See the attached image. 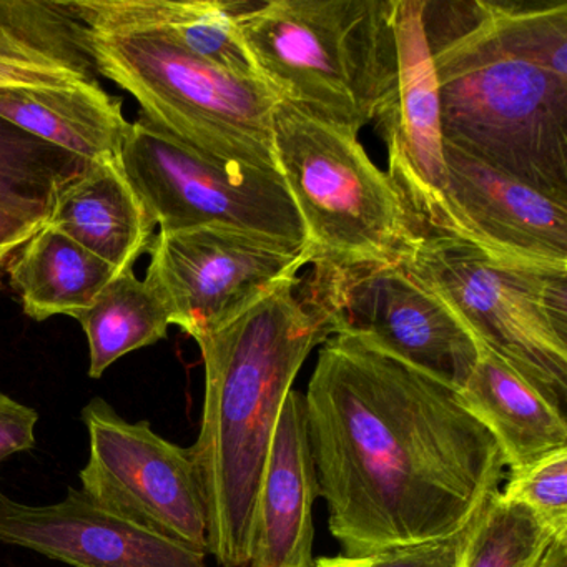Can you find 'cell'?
<instances>
[{
	"instance_id": "4316f807",
	"label": "cell",
	"mask_w": 567,
	"mask_h": 567,
	"mask_svg": "<svg viewBox=\"0 0 567 567\" xmlns=\"http://www.w3.org/2000/svg\"><path fill=\"white\" fill-rule=\"evenodd\" d=\"M477 514L467 526L451 536L371 556L370 567H461Z\"/></svg>"
},
{
	"instance_id": "f546056e",
	"label": "cell",
	"mask_w": 567,
	"mask_h": 567,
	"mask_svg": "<svg viewBox=\"0 0 567 567\" xmlns=\"http://www.w3.org/2000/svg\"><path fill=\"white\" fill-rule=\"evenodd\" d=\"M371 557H320L315 559V567H370Z\"/></svg>"
},
{
	"instance_id": "8992f818",
	"label": "cell",
	"mask_w": 567,
	"mask_h": 567,
	"mask_svg": "<svg viewBox=\"0 0 567 567\" xmlns=\"http://www.w3.org/2000/svg\"><path fill=\"white\" fill-rule=\"evenodd\" d=\"M404 264L477 343L566 413L567 270L494 260L437 235L421 237Z\"/></svg>"
},
{
	"instance_id": "603a6c76",
	"label": "cell",
	"mask_w": 567,
	"mask_h": 567,
	"mask_svg": "<svg viewBox=\"0 0 567 567\" xmlns=\"http://www.w3.org/2000/svg\"><path fill=\"white\" fill-rule=\"evenodd\" d=\"M87 162L0 117V204L49 217L58 192Z\"/></svg>"
},
{
	"instance_id": "e0dca14e",
	"label": "cell",
	"mask_w": 567,
	"mask_h": 567,
	"mask_svg": "<svg viewBox=\"0 0 567 567\" xmlns=\"http://www.w3.org/2000/svg\"><path fill=\"white\" fill-rule=\"evenodd\" d=\"M72 6L89 31L161 32L228 74L261 82L235 21L237 0H78Z\"/></svg>"
},
{
	"instance_id": "4fadbf2b",
	"label": "cell",
	"mask_w": 567,
	"mask_h": 567,
	"mask_svg": "<svg viewBox=\"0 0 567 567\" xmlns=\"http://www.w3.org/2000/svg\"><path fill=\"white\" fill-rule=\"evenodd\" d=\"M444 237L494 260L567 270V202L507 177L444 144Z\"/></svg>"
},
{
	"instance_id": "52a82bcc",
	"label": "cell",
	"mask_w": 567,
	"mask_h": 567,
	"mask_svg": "<svg viewBox=\"0 0 567 567\" xmlns=\"http://www.w3.org/2000/svg\"><path fill=\"white\" fill-rule=\"evenodd\" d=\"M274 152L315 261H390L411 254L421 238L416 224L357 132L277 101Z\"/></svg>"
},
{
	"instance_id": "cb8c5ba5",
	"label": "cell",
	"mask_w": 567,
	"mask_h": 567,
	"mask_svg": "<svg viewBox=\"0 0 567 567\" xmlns=\"http://www.w3.org/2000/svg\"><path fill=\"white\" fill-rule=\"evenodd\" d=\"M564 540L527 507L496 491L474 520L461 567H544Z\"/></svg>"
},
{
	"instance_id": "d4e9b609",
	"label": "cell",
	"mask_w": 567,
	"mask_h": 567,
	"mask_svg": "<svg viewBox=\"0 0 567 567\" xmlns=\"http://www.w3.org/2000/svg\"><path fill=\"white\" fill-rule=\"evenodd\" d=\"M484 2L497 31L519 54L567 81V2Z\"/></svg>"
},
{
	"instance_id": "5bb4252c",
	"label": "cell",
	"mask_w": 567,
	"mask_h": 567,
	"mask_svg": "<svg viewBox=\"0 0 567 567\" xmlns=\"http://www.w3.org/2000/svg\"><path fill=\"white\" fill-rule=\"evenodd\" d=\"M0 543L72 567H208L205 554L104 509L75 487L44 506L0 494Z\"/></svg>"
},
{
	"instance_id": "7c38bea8",
	"label": "cell",
	"mask_w": 567,
	"mask_h": 567,
	"mask_svg": "<svg viewBox=\"0 0 567 567\" xmlns=\"http://www.w3.org/2000/svg\"><path fill=\"white\" fill-rule=\"evenodd\" d=\"M426 0H394L396 72L374 122L388 151V177L421 237H444V138L440 97L424 31Z\"/></svg>"
},
{
	"instance_id": "484cf974",
	"label": "cell",
	"mask_w": 567,
	"mask_h": 567,
	"mask_svg": "<svg viewBox=\"0 0 567 567\" xmlns=\"http://www.w3.org/2000/svg\"><path fill=\"white\" fill-rule=\"evenodd\" d=\"M499 493L527 507L556 536L567 537V447L511 474Z\"/></svg>"
},
{
	"instance_id": "5b68a950",
	"label": "cell",
	"mask_w": 567,
	"mask_h": 567,
	"mask_svg": "<svg viewBox=\"0 0 567 567\" xmlns=\"http://www.w3.org/2000/svg\"><path fill=\"white\" fill-rule=\"evenodd\" d=\"M99 74L124 89L141 114L192 151L278 171L277 97L261 82L228 74L155 31L85 29Z\"/></svg>"
},
{
	"instance_id": "30bf717a",
	"label": "cell",
	"mask_w": 567,
	"mask_h": 567,
	"mask_svg": "<svg viewBox=\"0 0 567 567\" xmlns=\"http://www.w3.org/2000/svg\"><path fill=\"white\" fill-rule=\"evenodd\" d=\"M81 416L89 436V460L79 473L82 493L207 556V499L190 447L165 440L151 421L125 420L102 398H92Z\"/></svg>"
},
{
	"instance_id": "9a60e30c",
	"label": "cell",
	"mask_w": 567,
	"mask_h": 567,
	"mask_svg": "<svg viewBox=\"0 0 567 567\" xmlns=\"http://www.w3.org/2000/svg\"><path fill=\"white\" fill-rule=\"evenodd\" d=\"M317 470L305 394L291 390L271 437L251 520L250 567H315Z\"/></svg>"
},
{
	"instance_id": "7402d4cb",
	"label": "cell",
	"mask_w": 567,
	"mask_h": 567,
	"mask_svg": "<svg viewBox=\"0 0 567 567\" xmlns=\"http://www.w3.org/2000/svg\"><path fill=\"white\" fill-rule=\"evenodd\" d=\"M75 320L89 340V377L99 380L125 354L167 338L171 315L134 268L115 275Z\"/></svg>"
},
{
	"instance_id": "83f0119b",
	"label": "cell",
	"mask_w": 567,
	"mask_h": 567,
	"mask_svg": "<svg viewBox=\"0 0 567 567\" xmlns=\"http://www.w3.org/2000/svg\"><path fill=\"white\" fill-rule=\"evenodd\" d=\"M39 413L34 408L0 393V467L14 454L35 446Z\"/></svg>"
},
{
	"instance_id": "3957f363",
	"label": "cell",
	"mask_w": 567,
	"mask_h": 567,
	"mask_svg": "<svg viewBox=\"0 0 567 567\" xmlns=\"http://www.w3.org/2000/svg\"><path fill=\"white\" fill-rule=\"evenodd\" d=\"M444 144L567 202V81L516 51L484 0H426Z\"/></svg>"
},
{
	"instance_id": "2e32d148",
	"label": "cell",
	"mask_w": 567,
	"mask_h": 567,
	"mask_svg": "<svg viewBox=\"0 0 567 567\" xmlns=\"http://www.w3.org/2000/svg\"><path fill=\"white\" fill-rule=\"evenodd\" d=\"M45 225L61 231L117 274L151 247L155 224L121 162H91L55 195Z\"/></svg>"
},
{
	"instance_id": "9c48e42d",
	"label": "cell",
	"mask_w": 567,
	"mask_h": 567,
	"mask_svg": "<svg viewBox=\"0 0 567 567\" xmlns=\"http://www.w3.org/2000/svg\"><path fill=\"white\" fill-rule=\"evenodd\" d=\"M298 298L331 337L358 334L460 390L480 347L401 260H317Z\"/></svg>"
},
{
	"instance_id": "8fae6325",
	"label": "cell",
	"mask_w": 567,
	"mask_h": 567,
	"mask_svg": "<svg viewBox=\"0 0 567 567\" xmlns=\"http://www.w3.org/2000/svg\"><path fill=\"white\" fill-rule=\"evenodd\" d=\"M148 248L144 281L167 308L171 323L195 341L315 261L311 247L221 227L158 231Z\"/></svg>"
},
{
	"instance_id": "ffe728a7",
	"label": "cell",
	"mask_w": 567,
	"mask_h": 567,
	"mask_svg": "<svg viewBox=\"0 0 567 567\" xmlns=\"http://www.w3.org/2000/svg\"><path fill=\"white\" fill-rule=\"evenodd\" d=\"M0 117L87 162H121L131 124L122 101L94 84L0 89Z\"/></svg>"
},
{
	"instance_id": "f1b7e54d",
	"label": "cell",
	"mask_w": 567,
	"mask_h": 567,
	"mask_svg": "<svg viewBox=\"0 0 567 567\" xmlns=\"http://www.w3.org/2000/svg\"><path fill=\"white\" fill-rule=\"evenodd\" d=\"M45 221L48 218L0 204V265L14 257L16 251L44 227Z\"/></svg>"
},
{
	"instance_id": "7a4b0ae2",
	"label": "cell",
	"mask_w": 567,
	"mask_h": 567,
	"mask_svg": "<svg viewBox=\"0 0 567 567\" xmlns=\"http://www.w3.org/2000/svg\"><path fill=\"white\" fill-rule=\"evenodd\" d=\"M284 281L197 340L205 367L200 433L190 446L208 511V554L221 567L250 560L251 520L281 406L307 358L330 338Z\"/></svg>"
},
{
	"instance_id": "44dd1931",
	"label": "cell",
	"mask_w": 567,
	"mask_h": 567,
	"mask_svg": "<svg viewBox=\"0 0 567 567\" xmlns=\"http://www.w3.org/2000/svg\"><path fill=\"white\" fill-rule=\"evenodd\" d=\"M8 271L25 315L38 321L55 315L78 318L117 275L49 225L19 248Z\"/></svg>"
},
{
	"instance_id": "4dcf8cb0",
	"label": "cell",
	"mask_w": 567,
	"mask_h": 567,
	"mask_svg": "<svg viewBox=\"0 0 567 567\" xmlns=\"http://www.w3.org/2000/svg\"><path fill=\"white\" fill-rule=\"evenodd\" d=\"M544 567H567V540L557 544L553 556L549 557Z\"/></svg>"
},
{
	"instance_id": "d6986e66",
	"label": "cell",
	"mask_w": 567,
	"mask_h": 567,
	"mask_svg": "<svg viewBox=\"0 0 567 567\" xmlns=\"http://www.w3.org/2000/svg\"><path fill=\"white\" fill-rule=\"evenodd\" d=\"M476 364L460 396L493 434L511 474L567 447L566 413L557 410L506 361L477 343Z\"/></svg>"
},
{
	"instance_id": "ba28073f",
	"label": "cell",
	"mask_w": 567,
	"mask_h": 567,
	"mask_svg": "<svg viewBox=\"0 0 567 567\" xmlns=\"http://www.w3.org/2000/svg\"><path fill=\"white\" fill-rule=\"evenodd\" d=\"M121 164L161 231L234 228L310 247L278 171L205 157L142 114L128 128Z\"/></svg>"
},
{
	"instance_id": "ac0fdd59",
	"label": "cell",
	"mask_w": 567,
	"mask_h": 567,
	"mask_svg": "<svg viewBox=\"0 0 567 567\" xmlns=\"http://www.w3.org/2000/svg\"><path fill=\"white\" fill-rule=\"evenodd\" d=\"M97 74L72 2L0 0V89L94 84Z\"/></svg>"
},
{
	"instance_id": "6da1fadb",
	"label": "cell",
	"mask_w": 567,
	"mask_h": 567,
	"mask_svg": "<svg viewBox=\"0 0 567 567\" xmlns=\"http://www.w3.org/2000/svg\"><path fill=\"white\" fill-rule=\"evenodd\" d=\"M303 394L318 496L344 556L451 536L506 477L460 390L370 338H328Z\"/></svg>"
},
{
	"instance_id": "277c9868",
	"label": "cell",
	"mask_w": 567,
	"mask_h": 567,
	"mask_svg": "<svg viewBox=\"0 0 567 567\" xmlns=\"http://www.w3.org/2000/svg\"><path fill=\"white\" fill-rule=\"evenodd\" d=\"M235 21L277 101L357 134L374 122L396 72L394 0H237Z\"/></svg>"
}]
</instances>
